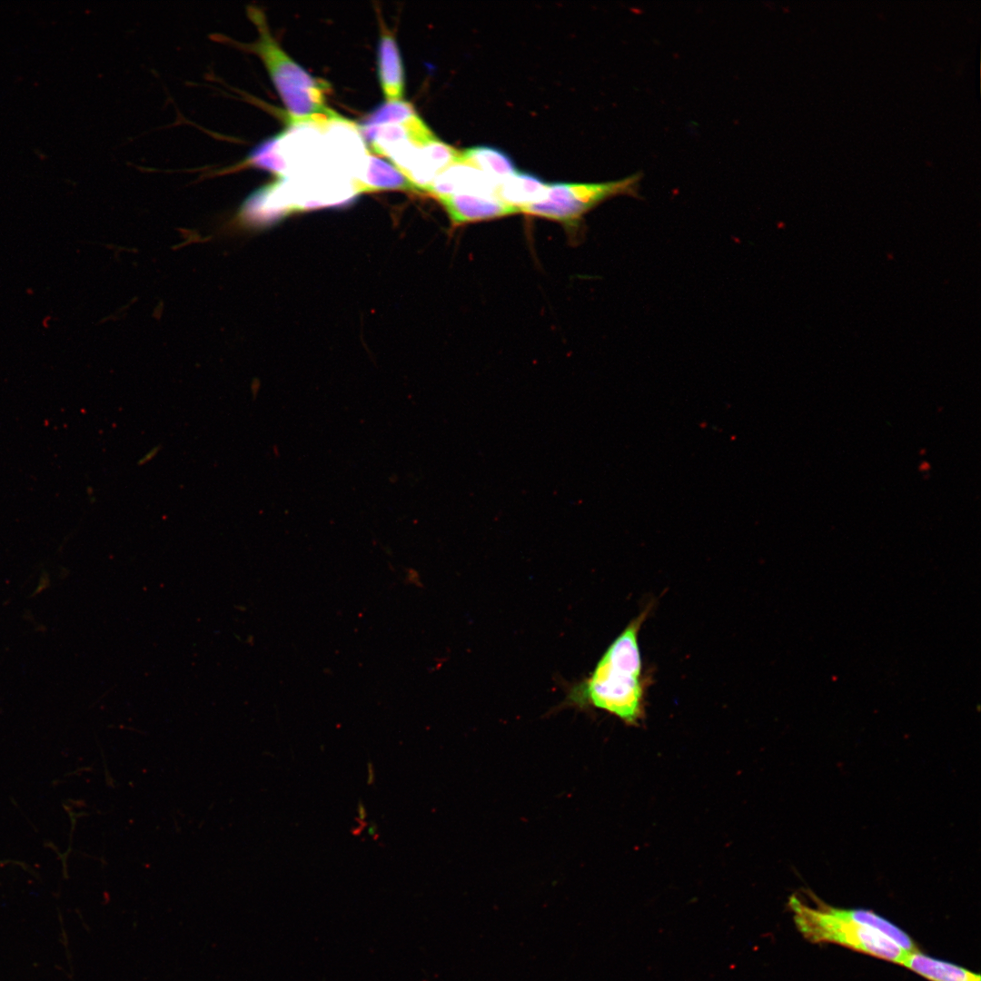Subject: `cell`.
Segmentation results:
<instances>
[{
  "mask_svg": "<svg viewBox=\"0 0 981 981\" xmlns=\"http://www.w3.org/2000/svg\"><path fill=\"white\" fill-rule=\"evenodd\" d=\"M649 609L632 619L608 647L589 677L573 684L563 704L578 709L598 708L628 725L644 716L646 680L639 647V631Z\"/></svg>",
  "mask_w": 981,
  "mask_h": 981,
  "instance_id": "obj_1",
  "label": "cell"
},
{
  "mask_svg": "<svg viewBox=\"0 0 981 981\" xmlns=\"http://www.w3.org/2000/svg\"><path fill=\"white\" fill-rule=\"evenodd\" d=\"M247 13L259 36L253 43L238 45L261 58L288 111L290 122L305 123L332 114L334 112L325 105L328 83L311 75L282 49L271 34L263 10L248 6Z\"/></svg>",
  "mask_w": 981,
  "mask_h": 981,
  "instance_id": "obj_2",
  "label": "cell"
},
{
  "mask_svg": "<svg viewBox=\"0 0 981 981\" xmlns=\"http://www.w3.org/2000/svg\"><path fill=\"white\" fill-rule=\"evenodd\" d=\"M788 906L798 929L812 943L841 945L899 965L908 953L881 932L847 918L840 908L819 900L811 907L797 896L790 897Z\"/></svg>",
  "mask_w": 981,
  "mask_h": 981,
  "instance_id": "obj_3",
  "label": "cell"
},
{
  "mask_svg": "<svg viewBox=\"0 0 981 981\" xmlns=\"http://www.w3.org/2000/svg\"><path fill=\"white\" fill-rule=\"evenodd\" d=\"M641 177V173H637L620 180L605 183H549L540 201L522 206L520 210L529 215L574 226L587 212L607 199L622 194L638 196Z\"/></svg>",
  "mask_w": 981,
  "mask_h": 981,
  "instance_id": "obj_4",
  "label": "cell"
},
{
  "mask_svg": "<svg viewBox=\"0 0 981 981\" xmlns=\"http://www.w3.org/2000/svg\"><path fill=\"white\" fill-rule=\"evenodd\" d=\"M437 200L455 226L520 213V208L503 202L496 194L458 193L437 197Z\"/></svg>",
  "mask_w": 981,
  "mask_h": 981,
  "instance_id": "obj_5",
  "label": "cell"
},
{
  "mask_svg": "<svg viewBox=\"0 0 981 981\" xmlns=\"http://www.w3.org/2000/svg\"><path fill=\"white\" fill-rule=\"evenodd\" d=\"M360 132L372 153L386 157L404 144L422 145L436 138L417 114L401 123L360 126Z\"/></svg>",
  "mask_w": 981,
  "mask_h": 981,
  "instance_id": "obj_6",
  "label": "cell"
},
{
  "mask_svg": "<svg viewBox=\"0 0 981 981\" xmlns=\"http://www.w3.org/2000/svg\"><path fill=\"white\" fill-rule=\"evenodd\" d=\"M378 45V74L388 102L401 101L404 94V70L397 42L382 24Z\"/></svg>",
  "mask_w": 981,
  "mask_h": 981,
  "instance_id": "obj_7",
  "label": "cell"
},
{
  "mask_svg": "<svg viewBox=\"0 0 981 981\" xmlns=\"http://www.w3.org/2000/svg\"><path fill=\"white\" fill-rule=\"evenodd\" d=\"M356 193L402 190L419 193L411 182L394 165L374 155H367L362 174L356 179Z\"/></svg>",
  "mask_w": 981,
  "mask_h": 981,
  "instance_id": "obj_8",
  "label": "cell"
},
{
  "mask_svg": "<svg viewBox=\"0 0 981 981\" xmlns=\"http://www.w3.org/2000/svg\"><path fill=\"white\" fill-rule=\"evenodd\" d=\"M548 184L537 175L517 171L498 183L496 195L503 202L520 208L540 201Z\"/></svg>",
  "mask_w": 981,
  "mask_h": 981,
  "instance_id": "obj_9",
  "label": "cell"
},
{
  "mask_svg": "<svg viewBox=\"0 0 981 981\" xmlns=\"http://www.w3.org/2000/svg\"><path fill=\"white\" fill-rule=\"evenodd\" d=\"M901 965L929 981H981L979 974L935 959L918 950L908 952Z\"/></svg>",
  "mask_w": 981,
  "mask_h": 981,
  "instance_id": "obj_10",
  "label": "cell"
},
{
  "mask_svg": "<svg viewBox=\"0 0 981 981\" xmlns=\"http://www.w3.org/2000/svg\"><path fill=\"white\" fill-rule=\"evenodd\" d=\"M460 162L477 168L497 183L517 172L507 154L490 146H475L461 151Z\"/></svg>",
  "mask_w": 981,
  "mask_h": 981,
  "instance_id": "obj_11",
  "label": "cell"
},
{
  "mask_svg": "<svg viewBox=\"0 0 981 981\" xmlns=\"http://www.w3.org/2000/svg\"><path fill=\"white\" fill-rule=\"evenodd\" d=\"M411 104L404 101L387 102L379 105L361 123L360 126H375L401 123L416 114Z\"/></svg>",
  "mask_w": 981,
  "mask_h": 981,
  "instance_id": "obj_12",
  "label": "cell"
},
{
  "mask_svg": "<svg viewBox=\"0 0 981 981\" xmlns=\"http://www.w3.org/2000/svg\"><path fill=\"white\" fill-rule=\"evenodd\" d=\"M357 813H358V818L361 821H363L365 819V818H366V809H365V807L362 804V800H359V802H358Z\"/></svg>",
  "mask_w": 981,
  "mask_h": 981,
  "instance_id": "obj_13",
  "label": "cell"
},
{
  "mask_svg": "<svg viewBox=\"0 0 981 981\" xmlns=\"http://www.w3.org/2000/svg\"><path fill=\"white\" fill-rule=\"evenodd\" d=\"M374 778H375V776H374V770H373L372 764L371 762H369L368 763V778H367L368 785H372L373 783Z\"/></svg>",
  "mask_w": 981,
  "mask_h": 981,
  "instance_id": "obj_14",
  "label": "cell"
},
{
  "mask_svg": "<svg viewBox=\"0 0 981 981\" xmlns=\"http://www.w3.org/2000/svg\"><path fill=\"white\" fill-rule=\"evenodd\" d=\"M368 834H369V836L372 837L373 838H376L378 837L377 836V834H378V827L375 824V822H372L370 824V826L368 827Z\"/></svg>",
  "mask_w": 981,
  "mask_h": 981,
  "instance_id": "obj_15",
  "label": "cell"
}]
</instances>
